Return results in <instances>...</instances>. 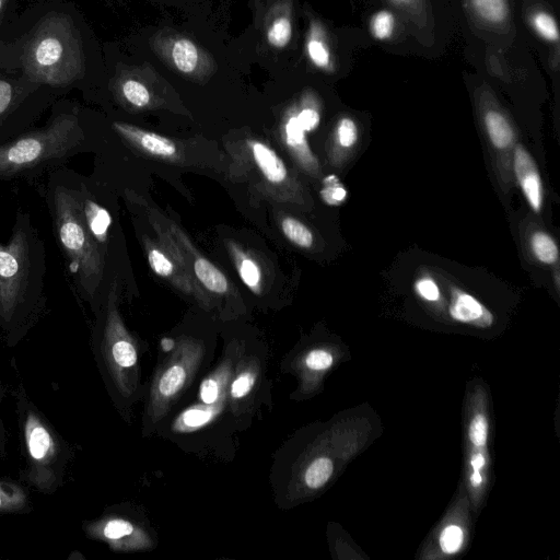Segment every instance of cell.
Returning a JSON list of instances; mask_svg holds the SVG:
<instances>
[{
  "instance_id": "6da1fadb",
  "label": "cell",
  "mask_w": 560,
  "mask_h": 560,
  "mask_svg": "<svg viewBox=\"0 0 560 560\" xmlns=\"http://www.w3.org/2000/svg\"><path fill=\"white\" fill-rule=\"evenodd\" d=\"M46 247L31 213L18 210L7 243L0 241V331L20 343L47 308Z\"/></svg>"
},
{
  "instance_id": "7a4b0ae2",
  "label": "cell",
  "mask_w": 560,
  "mask_h": 560,
  "mask_svg": "<svg viewBox=\"0 0 560 560\" xmlns=\"http://www.w3.org/2000/svg\"><path fill=\"white\" fill-rule=\"evenodd\" d=\"M43 198L72 284L93 307L103 275V257L82 219L72 170L66 165L50 170Z\"/></svg>"
},
{
  "instance_id": "3957f363",
  "label": "cell",
  "mask_w": 560,
  "mask_h": 560,
  "mask_svg": "<svg viewBox=\"0 0 560 560\" xmlns=\"http://www.w3.org/2000/svg\"><path fill=\"white\" fill-rule=\"evenodd\" d=\"M89 145L77 113L59 112L45 126L0 144V180L31 179L65 165Z\"/></svg>"
},
{
  "instance_id": "277c9868",
  "label": "cell",
  "mask_w": 560,
  "mask_h": 560,
  "mask_svg": "<svg viewBox=\"0 0 560 560\" xmlns=\"http://www.w3.org/2000/svg\"><path fill=\"white\" fill-rule=\"evenodd\" d=\"M24 466L20 481L28 489L52 494L62 487L73 446L32 400L22 383L14 392Z\"/></svg>"
},
{
  "instance_id": "5b68a950",
  "label": "cell",
  "mask_w": 560,
  "mask_h": 560,
  "mask_svg": "<svg viewBox=\"0 0 560 560\" xmlns=\"http://www.w3.org/2000/svg\"><path fill=\"white\" fill-rule=\"evenodd\" d=\"M23 62L35 82L63 85L80 78L82 49L71 19L57 13L45 16L27 43Z\"/></svg>"
},
{
  "instance_id": "8992f818",
  "label": "cell",
  "mask_w": 560,
  "mask_h": 560,
  "mask_svg": "<svg viewBox=\"0 0 560 560\" xmlns=\"http://www.w3.org/2000/svg\"><path fill=\"white\" fill-rule=\"evenodd\" d=\"M93 351L114 400L124 402L129 399L137 386L138 351L109 303L96 324Z\"/></svg>"
},
{
  "instance_id": "52a82bcc",
  "label": "cell",
  "mask_w": 560,
  "mask_h": 560,
  "mask_svg": "<svg viewBox=\"0 0 560 560\" xmlns=\"http://www.w3.org/2000/svg\"><path fill=\"white\" fill-rule=\"evenodd\" d=\"M203 350L200 345L185 341L168 357L154 375L148 405L151 421L163 418L195 374Z\"/></svg>"
},
{
  "instance_id": "ba28073f",
  "label": "cell",
  "mask_w": 560,
  "mask_h": 560,
  "mask_svg": "<svg viewBox=\"0 0 560 560\" xmlns=\"http://www.w3.org/2000/svg\"><path fill=\"white\" fill-rule=\"evenodd\" d=\"M82 529L90 539L102 541L115 551L145 548L150 540L132 521L115 513H104L95 520L84 521Z\"/></svg>"
},
{
  "instance_id": "9c48e42d",
  "label": "cell",
  "mask_w": 560,
  "mask_h": 560,
  "mask_svg": "<svg viewBox=\"0 0 560 560\" xmlns=\"http://www.w3.org/2000/svg\"><path fill=\"white\" fill-rule=\"evenodd\" d=\"M511 171L528 206L540 213L544 205V185L530 153L521 143H515L511 155Z\"/></svg>"
},
{
  "instance_id": "30bf717a",
  "label": "cell",
  "mask_w": 560,
  "mask_h": 560,
  "mask_svg": "<svg viewBox=\"0 0 560 560\" xmlns=\"http://www.w3.org/2000/svg\"><path fill=\"white\" fill-rule=\"evenodd\" d=\"M482 121L493 150L511 162L515 131L508 118L497 109H489L485 113Z\"/></svg>"
},
{
  "instance_id": "8fae6325",
  "label": "cell",
  "mask_w": 560,
  "mask_h": 560,
  "mask_svg": "<svg viewBox=\"0 0 560 560\" xmlns=\"http://www.w3.org/2000/svg\"><path fill=\"white\" fill-rule=\"evenodd\" d=\"M448 313L454 320L465 324L488 326L492 315L474 295L455 288L453 291Z\"/></svg>"
},
{
  "instance_id": "7c38bea8",
  "label": "cell",
  "mask_w": 560,
  "mask_h": 560,
  "mask_svg": "<svg viewBox=\"0 0 560 560\" xmlns=\"http://www.w3.org/2000/svg\"><path fill=\"white\" fill-rule=\"evenodd\" d=\"M112 127L120 136L138 143L154 155L172 156L176 153L175 143L163 136L120 121H114Z\"/></svg>"
},
{
  "instance_id": "4fadbf2b",
  "label": "cell",
  "mask_w": 560,
  "mask_h": 560,
  "mask_svg": "<svg viewBox=\"0 0 560 560\" xmlns=\"http://www.w3.org/2000/svg\"><path fill=\"white\" fill-rule=\"evenodd\" d=\"M30 489L21 481L0 477V515H21L33 511Z\"/></svg>"
},
{
  "instance_id": "5bb4252c",
  "label": "cell",
  "mask_w": 560,
  "mask_h": 560,
  "mask_svg": "<svg viewBox=\"0 0 560 560\" xmlns=\"http://www.w3.org/2000/svg\"><path fill=\"white\" fill-rule=\"evenodd\" d=\"M232 365L224 361L206 377L199 388V399L203 405H220L224 400L232 380Z\"/></svg>"
},
{
  "instance_id": "9a60e30c",
  "label": "cell",
  "mask_w": 560,
  "mask_h": 560,
  "mask_svg": "<svg viewBox=\"0 0 560 560\" xmlns=\"http://www.w3.org/2000/svg\"><path fill=\"white\" fill-rule=\"evenodd\" d=\"M173 66L184 74H194L201 66V54L198 46L186 37L174 38L167 48Z\"/></svg>"
},
{
  "instance_id": "2e32d148",
  "label": "cell",
  "mask_w": 560,
  "mask_h": 560,
  "mask_svg": "<svg viewBox=\"0 0 560 560\" xmlns=\"http://www.w3.org/2000/svg\"><path fill=\"white\" fill-rule=\"evenodd\" d=\"M266 39L277 49H282L292 39V19L285 4H279L272 9L266 24Z\"/></svg>"
},
{
  "instance_id": "e0dca14e",
  "label": "cell",
  "mask_w": 560,
  "mask_h": 560,
  "mask_svg": "<svg viewBox=\"0 0 560 560\" xmlns=\"http://www.w3.org/2000/svg\"><path fill=\"white\" fill-rule=\"evenodd\" d=\"M252 152L257 166L270 183L280 184L285 180V166L272 149L261 142L253 141Z\"/></svg>"
},
{
  "instance_id": "ac0fdd59",
  "label": "cell",
  "mask_w": 560,
  "mask_h": 560,
  "mask_svg": "<svg viewBox=\"0 0 560 560\" xmlns=\"http://www.w3.org/2000/svg\"><path fill=\"white\" fill-rule=\"evenodd\" d=\"M258 378L256 360H248L233 375L229 385V395L233 402H238L253 390Z\"/></svg>"
},
{
  "instance_id": "d6986e66",
  "label": "cell",
  "mask_w": 560,
  "mask_h": 560,
  "mask_svg": "<svg viewBox=\"0 0 560 560\" xmlns=\"http://www.w3.org/2000/svg\"><path fill=\"white\" fill-rule=\"evenodd\" d=\"M15 101V93L12 84L0 79V144L11 140L22 131L7 122Z\"/></svg>"
},
{
  "instance_id": "ffe728a7",
  "label": "cell",
  "mask_w": 560,
  "mask_h": 560,
  "mask_svg": "<svg viewBox=\"0 0 560 560\" xmlns=\"http://www.w3.org/2000/svg\"><path fill=\"white\" fill-rule=\"evenodd\" d=\"M529 246L534 257L546 266L559 260V247L555 238L545 231H536L530 235Z\"/></svg>"
},
{
  "instance_id": "44dd1931",
  "label": "cell",
  "mask_w": 560,
  "mask_h": 560,
  "mask_svg": "<svg viewBox=\"0 0 560 560\" xmlns=\"http://www.w3.org/2000/svg\"><path fill=\"white\" fill-rule=\"evenodd\" d=\"M194 271L201 283L210 291L224 293L228 290L225 276L206 258L195 260Z\"/></svg>"
},
{
  "instance_id": "7402d4cb",
  "label": "cell",
  "mask_w": 560,
  "mask_h": 560,
  "mask_svg": "<svg viewBox=\"0 0 560 560\" xmlns=\"http://www.w3.org/2000/svg\"><path fill=\"white\" fill-rule=\"evenodd\" d=\"M334 464L330 458L320 456L315 458L305 469L303 480L308 489H319L331 477Z\"/></svg>"
},
{
  "instance_id": "603a6c76",
  "label": "cell",
  "mask_w": 560,
  "mask_h": 560,
  "mask_svg": "<svg viewBox=\"0 0 560 560\" xmlns=\"http://www.w3.org/2000/svg\"><path fill=\"white\" fill-rule=\"evenodd\" d=\"M306 51L314 66L327 69L330 65V52L322 37L320 30L313 25L306 42Z\"/></svg>"
},
{
  "instance_id": "cb8c5ba5",
  "label": "cell",
  "mask_w": 560,
  "mask_h": 560,
  "mask_svg": "<svg viewBox=\"0 0 560 560\" xmlns=\"http://www.w3.org/2000/svg\"><path fill=\"white\" fill-rule=\"evenodd\" d=\"M218 410L219 407H214V405H207V407L206 405L194 406L180 415L178 423L183 428H200L211 421L215 417Z\"/></svg>"
},
{
  "instance_id": "d4e9b609",
  "label": "cell",
  "mask_w": 560,
  "mask_h": 560,
  "mask_svg": "<svg viewBox=\"0 0 560 560\" xmlns=\"http://www.w3.org/2000/svg\"><path fill=\"white\" fill-rule=\"evenodd\" d=\"M476 13L491 23L503 22L509 13L506 0H471Z\"/></svg>"
},
{
  "instance_id": "484cf974",
  "label": "cell",
  "mask_w": 560,
  "mask_h": 560,
  "mask_svg": "<svg viewBox=\"0 0 560 560\" xmlns=\"http://www.w3.org/2000/svg\"><path fill=\"white\" fill-rule=\"evenodd\" d=\"M284 235L300 247L308 248L313 245V234L302 222L293 218H285L281 223Z\"/></svg>"
},
{
  "instance_id": "4316f807",
  "label": "cell",
  "mask_w": 560,
  "mask_h": 560,
  "mask_svg": "<svg viewBox=\"0 0 560 560\" xmlns=\"http://www.w3.org/2000/svg\"><path fill=\"white\" fill-rule=\"evenodd\" d=\"M120 91L125 100L136 107H144L150 103V92L139 80H125L120 85Z\"/></svg>"
},
{
  "instance_id": "83f0119b",
  "label": "cell",
  "mask_w": 560,
  "mask_h": 560,
  "mask_svg": "<svg viewBox=\"0 0 560 560\" xmlns=\"http://www.w3.org/2000/svg\"><path fill=\"white\" fill-rule=\"evenodd\" d=\"M358 139L357 124L349 117L341 118L336 128L337 144L343 150H350L357 144Z\"/></svg>"
},
{
  "instance_id": "f1b7e54d",
  "label": "cell",
  "mask_w": 560,
  "mask_h": 560,
  "mask_svg": "<svg viewBox=\"0 0 560 560\" xmlns=\"http://www.w3.org/2000/svg\"><path fill=\"white\" fill-rule=\"evenodd\" d=\"M395 27L394 15L386 10L378 11L371 20V31L375 38L387 39L392 36Z\"/></svg>"
},
{
  "instance_id": "f546056e",
  "label": "cell",
  "mask_w": 560,
  "mask_h": 560,
  "mask_svg": "<svg viewBox=\"0 0 560 560\" xmlns=\"http://www.w3.org/2000/svg\"><path fill=\"white\" fill-rule=\"evenodd\" d=\"M533 25L538 34L547 40L559 39V30L555 19L546 12H537L533 16Z\"/></svg>"
},
{
  "instance_id": "4dcf8cb0",
  "label": "cell",
  "mask_w": 560,
  "mask_h": 560,
  "mask_svg": "<svg viewBox=\"0 0 560 560\" xmlns=\"http://www.w3.org/2000/svg\"><path fill=\"white\" fill-rule=\"evenodd\" d=\"M322 197L327 203L337 206L346 200L347 190L336 176L330 175L325 178Z\"/></svg>"
},
{
  "instance_id": "1f68e13d",
  "label": "cell",
  "mask_w": 560,
  "mask_h": 560,
  "mask_svg": "<svg viewBox=\"0 0 560 560\" xmlns=\"http://www.w3.org/2000/svg\"><path fill=\"white\" fill-rule=\"evenodd\" d=\"M413 289L422 300L428 302H436L441 298L440 287L430 276L419 277L413 283Z\"/></svg>"
},
{
  "instance_id": "d6a6232c",
  "label": "cell",
  "mask_w": 560,
  "mask_h": 560,
  "mask_svg": "<svg viewBox=\"0 0 560 560\" xmlns=\"http://www.w3.org/2000/svg\"><path fill=\"white\" fill-rule=\"evenodd\" d=\"M463 530L457 525H450L443 529L440 536V546L444 552H456L462 546Z\"/></svg>"
},
{
  "instance_id": "836d02e7",
  "label": "cell",
  "mask_w": 560,
  "mask_h": 560,
  "mask_svg": "<svg viewBox=\"0 0 560 560\" xmlns=\"http://www.w3.org/2000/svg\"><path fill=\"white\" fill-rule=\"evenodd\" d=\"M332 355L324 349L311 350L304 358V365L310 371H325L332 364Z\"/></svg>"
},
{
  "instance_id": "e575fe53",
  "label": "cell",
  "mask_w": 560,
  "mask_h": 560,
  "mask_svg": "<svg viewBox=\"0 0 560 560\" xmlns=\"http://www.w3.org/2000/svg\"><path fill=\"white\" fill-rule=\"evenodd\" d=\"M285 135L287 141L291 147L302 151L306 150L305 131L300 125L296 116L290 117L287 121Z\"/></svg>"
},
{
  "instance_id": "d590c367",
  "label": "cell",
  "mask_w": 560,
  "mask_h": 560,
  "mask_svg": "<svg viewBox=\"0 0 560 560\" xmlns=\"http://www.w3.org/2000/svg\"><path fill=\"white\" fill-rule=\"evenodd\" d=\"M469 438L475 446H483L488 439V422L482 415L474 417L470 428Z\"/></svg>"
},
{
  "instance_id": "8d00e7d4",
  "label": "cell",
  "mask_w": 560,
  "mask_h": 560,
  "mask_svg": "<svg viewBox=\"0 0 560 560\" xmlns=\"http://www.w3.org/2000/svg\"><path fill=\"white\" fill-rule=\"evenodd\" d=\"M149 264L159 276L167 277L173 272V264L158 249H151L148 254Z\"/></svg>"
},
{
  "instance_id": "74e56055",
  "label": "cell",
  "mask_w": 560,
  "mask_h": 560,
  "mask_svg": "<svg viewBox=\"0 0 560 560\" xmlns=\"http://www.w3.org/2000/svg\"><path fill=\"white\" fill-rule=\"evenodd\" d=\"M240 275L248 287H255L260 280V272L250 259H244L240 266Z\"/></svg>"
},
{
  "instance_id": "f35d334b",
  "label": "cell",
  "mask_w": 560,
  "mask_h": 560,
  "mask_svg": "<svg viewBox=\"0 0 560 560\" xmlns=\"http://www.w3.org/2000/svg\"><path fill=\"white\" fill-rule=\"evenodd\" d=\"M296 118L304 129V131H312L314 130L318 124H319V114L316 109L306 107L302 109Z\"/></svg>"
},
{
  "instance_id": "ab89813d",
  "label": "cell",
  "mask_w": 560,
  "mask_h": 560,
  "mask_svg": "<svg viewBox=\"0 0 560 560\" xmlns=\"http://www.w3.org/2000/svg\"><path fill=\"white\" fill-rule=\"evenodd\" d=\"M5 394H7V388L3 384V382L0 380V406L5 397ZM7 442H8V434H7V430H5L3 420L1 418V413H0V460L5 455Z\"/></svg>"
},
{
  "instance_id": "60d3db41",
  "label": "cell",
  "mask_w": 560,
  "mask_h": 560,
  "mask_svg": "<svg viewBox=\"0 0 560 560\" xmlns=\"http://www.w3.org/2000/svg\"><path fill=\"white\" fill-rule=\"evenodd\" d=\"M483 465H485V457L481 454H477L471 459V466L475 471H479L483 467Z\"/></svg>"
},
{
  "instance_id": "b9f144b4",
  "label": "cell",
  "mask_w": 560,
  "mask_h": 560,
  "mask_svg": "<svg viewBox=\"0 0 560 560\" xmlns=\"http://www.w3.org/2000/svg\"><path fill=\"white\" fill-rule=\"evenodd\" d=\"M471 480L475 486H478L481 483L482 478L478 471H475L474 475L471 476Z\"/></svg>"
},
{
  "instance_id": "7bdbcfd3",
  "label": "cell",
  "mask_w": 560,
  "mask_h": 560,
  "mask_svg": "<svg viewBox=\"0 0 560 560\" xmlns=\"http://www.w3.org/2000/svg\"><path fill=\"white\" fill-rule=\"evenodd\" d=\"M8 0H0V13L1 11L3 10V7L4 4L7 3Z\"/></svg>"
},
{
  "instance_id": "ee69618b",
  "label": "cell",
  "mask_w": 560,
  "mask_h": 560,
  "mask_svg": "<svg viewBox=\"0 0 560 560\" xmlns=\"http://www.w3.org/2000/svg\"><path fill=\"white\" fill-rule=\"evenodd\" d=\"M394 1H398V2H405V1H408V0H394Z\"/></svg>"
}]
</instances>
